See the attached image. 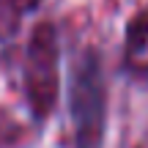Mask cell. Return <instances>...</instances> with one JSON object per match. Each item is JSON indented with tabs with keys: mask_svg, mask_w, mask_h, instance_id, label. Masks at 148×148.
I'll use <instances>...</instances> for the list:
<instances>
[{
	"mask_svg": "<svg viewBox=\"0 0 148 148\" xmlns=\"http://www.w3.org/2000/svg\"><path fill=\"white\" fill-rule=\"evenodd\" d=\"M71 112H74L79 148H96L99 145V126H101V90L93 66H88L82 77L79 74L74 77Z\"/></svg>",
	"mask_w": 148,
	"mask_h": 148,
	"instance_id": "obj_1",
	"label": "cell"
}]
</instances>
